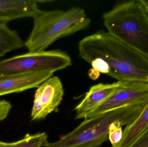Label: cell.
<instances>
[{
	"mask_svg": "<svg viewBox=\"0 0 148 147\" xmlns=\"http://www.w3.org/2000/svg\"><path fill=\"white\" fill-rule=\"evenodd\" d=\"M88 75L90 78L96 80L100 76V73L92 68L91 70H90Z\"/></svg>",
	"mask_w": 148,
	"mask_h": 147,
	"instance_id": "obj_18",
	"label": "cell"
},
{
	"mask_svg": "<svg viewBox=\"0 0 148 147\" xmlns=\"http://www.w3.org/2000/svg\"><path fill=\"white\" fill-rule=\"evenodd\" d=\"M50 71L32 72L0 76V96L37 88L53 76Z\"/></svg>",
	"mask_w": 148,
	"mask_h": 147,
	"instance_id": "obj_8",
	"label": "cell"
},
{
	"mask_svg": "<svg viewBox=\"0 0 148 147\" xmlns=\"http://www.w3.org/2000/svg\"><path fill=\"white\" fill-rule=\"evenodd\" d=\"M35 0H0V22L23 18H35L42 10Z\"/></svg>",
	"mask_w": 148,
	"mask_h": 147,
	"instance_id": "obj_10",
	"label": "cell"
},
{
	"mask_svg": "<svg viewBox=\"0 0 148 147\" xmlns=\"http://www.w3.org/2000/svg\"><path fill=\"white\" fill-rule=\"evenodd\" d=\"M122 83L118 81L112 84L101 83L90 87L84 99L74 109L76 112L75 119H84L87 114L119 89Z\"/></svg>",
	"mask_w": 148,
	"mask_h": 147,
	"instance_id": "obj_9",
	"label": "cell"
},
{
	"mask_svg": "<svg viewBox=\"0 0 148 147\" xmlns=\"http://www.w3.org/2000/svg\"><path fill=\"white\" fill-rule=\"evenodd\" d=\"M25 46V41L16 30H12L7 23L0 22V58L10 52Z\"/></svg>",
	"mask_w": 148,
	"mask_h": 147,
	"instance_id": "obj_12",
	"label": "cell"
},
{
	"mask_svg": "<svg viewBox=\"0 0 148 147\" xmlns=\"http://www.w3.org/2000/svg\"><path fill=\"white\" fill-rule=\"evenodd\" d=\"M64 94L63 85L59 77L52 76L44 81L37 87L35 93L32 120L45 119L60 104Z\"/></svg>",
	"mask_w": 148,
	"mask_h": 147,
	"instance_id": "obj_7",
	"label": "cell"
},
{
	"mask_svg": "<svg viewBox=\"0 0 148 147\" xmlns=\"http://www.w3.org/2000/svg\"><path fill=\"white\" fill-rule=\"evenodd\" d=\"M140 1L143 5L148 8V1L147 0H140Z\"/></svg>",
	"mask_w": 148,
	"mask_h": 147,
	"instance_id": "obj_19",
	"label": "cell"
},
{
	"mask_svg": "<svg viewBox=\"0 0 148 147\" xmlns=\"http://www.w3.org/2000/svg\"><path fill=\"white\" fill-rule=\"evenodd\" d=\"M148 127V103L136 120L126 126L120 142L112 147H127Z\"/></svg>",
	"mask_w": 148,
	"mask_h": 147,
	"instance_id": "obj_11",
	"label": "cell"
},
{
	"mask_svg": "<svg viewBox=\"0 0 148 147\" xmlns=\"http://www.w3.org/2000/svg\"><path fill=\"white\" fill-rule=\"evenodd\" d=\"M127 147H148V127Z\"/></svg>",
	"mask_w": 148,
	"mask_h": 147,
	"instance_id": "obj_16",
	"label": "cell"
},
{
	"mask_svg": "<svg viewBox=\"0 0 148 147\" xmlns=\"http://www.w3.org/2000/svg\"><path fill=\"white\" fill-rule=\"evenodd\" d=\"M47 138V135L45 133L35 135L27 134L18 141L11 143L0 141V145L1 147H41L48 141Z\"/></svg>",
	"mask_w": 148,
	"mask_h": 147,
	"instance_id": "obj_13",
	"label": "cell"
},
{
	"mask_svg": "<svg viewBox=\"0 0 148 147\" xmlns=\"http://www.w3.org/2000/svg\"><path fill=\"white\" fill-rule=\"evenodd\" d=\"M103 19L109 33L148 58V15L140 0L116 4Z\"/></svg>",
	"mask_w": 148,
	"mask_h": 147,
	"instance_id": "obj_4",
	"label": "cell"
},
{
	"mask_svg": "<svg viewBox=\"0 0 148 147\" xmlns=\"http://www.w3.org/2000/svg\"><path fill=\"white\" fill-rule=\"evenodd\" d=\"M122 135L123 131L121 126L116 124L111 126L109 133L108 139L112 146L120 142Z\"/></svg>",
	"mask_w": 148,
	"mask_h": 147,
	"instance_id": "obj_14",
	"label": "cell"
},
{
	"mask_svg": "<svg viewBox=\"0 0 148 147\" xmlns=\"http://www.w3.org/2000/svg\"><path fill=\"white\" fill-rule=\"evenodd\" d=\"M144 7H145V9H146V12H147V14L148 15V8H147V7H145V6H144Z\"/></svg>",
	"mask_w": 148,
	"mask_h": 147,
	"instance_id": "obj_20",
	"label": "cell"
},
{
	"mask_svg": "<svg viewBox=\"0 0 148 147\" xmlns=\"http://www.w3.org/2000/svg\"><path fill=\"white\" fill-rule=\"evenodd\" d=\"M148 103V83L123 81L119 89L103 102L87 114L84 119L119 108L132 105H145Z\"/></svg>",
	"mask_w": 148,
	"mask_h": 147,
	"instance_id": "obj_6",
	"label": "cell"
},
{
	"mask_svg": "<svg viewBox=\"0 0 148 147\" xmlns=\"http://www.w3.org/2000/svg\"><path fill=\"white\" fill-rule=\"evenodd\" d=\"M92 68L97 71L99 73L108 75L110 72V68L108 64L103 60L97 58L90 63Z\"/></svg>",
	"mask_w": 148,
	"mask_h": 147,
	"instance_id": "obj_15",
	"label": "cell"
},
{
	"mask_svg": "<svg viewBox=\"0 0 148 147\" xmlns=\"http://www.w3.org/2000/svg\"><path fill=\"white\" fill-rule=\"evenodd\" d=\"M79 56L90 64L100 58L108 65V76L118 82L148 83V58L116 39L108 32L99 30L86 36L78 44Z\"/></svg>",
	"mask_w": 148,
	"mask_h": 147,
	"instance_id": "obj_1",
	"label": "cell"
},
{
	"mask_svg": "<svg viewBox=\"0 0 148 147\" xmlns=\"http://www.w3.org/2000/svg\"><path fill=\"white\" fill-rule=\"evenodd\" d=\"M0 147H1V145H0Z\"/></svg>",
	"mask_w": 148,
	"mask_h": 147,
	"instance_id": "obj_21",
	"label": "cell"
},
{
	"mask_svg": "<svg viewBox=\"0 0 148 147\" xmlns=\"http://www.w3.org/2000/svg\"><path fill=\"white\" fill-rule=\"evenodd\" d=\"M72 65L70 56L60 50L28 52L0 61V76L32 72H54Z\"/></svg>",
	"mask_w": 148,
	"mask_h": 147,
	"instance_id": "obj_5",
	"label": "cell"
},
{
	"mask_svg": "<svg viewBox=\"0 0 148 147\" xmlns=\"http://www.w3.org/2000/svg\"><path fill=\"white\" fill-rule=\"evenodd\" d=\"M11 108V104L8 101H0V121H3L7 117Z\"/></svg>",
	"mask_w": 148,
	"mask_h": 147,
	"instance_id": "obj_17",
	"label": "cell"
},
{
	"mask_svg": "<svg viewBox=\"0 0 148 147\" xmlns=\"http://www.w3.org/2000/svg\"><path fill=\"white\" fill-rule=\"evenodd\" d=\"M145 105H136L116 109L84 119L70 133L57 141H48L43 147H98L108 139L111 126L129 125L138 117Z\"/></svg>",
	"mask_w": 148,
	"mask_h": 147,
	"instance_id": "obj_3",
	"label": "cell"
},
{
	"mask_svg": "<svg viewBox=\"0 0 148 147\" xmlns=\"http://www.w3.org/2000/svg\"><path fill=\"white\" fill-rule=\"evenodd\" d=\"M34 20L32 31L25 41L29 52L46 51L57 40L88 28L91 22L84 9L78 7L66 11H42Z\"/></svg>",
	"mask_w": 148,
	"mask_h": 147,
	"instance_id": "obj_2",
	"label": "cell"
}]
</instances>
